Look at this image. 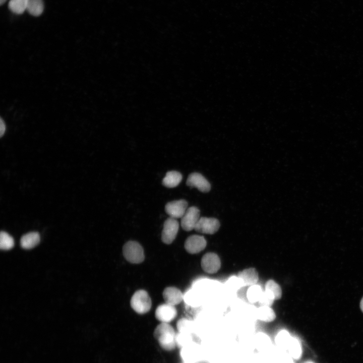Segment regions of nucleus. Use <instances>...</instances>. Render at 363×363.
<instances>
[{
    "mask_svg": "<svg viewBox=\"0 0 363 363\" xmlns=\"http://www.w3.org/2000/svg\"><path fill=\"white\" fill-rule=\"evenodd\" d=\"M130 305L136 313L144 314L150 311L152 302L148 292L141 289L136 291L133 295Z\"/></svg>",
    "mask_w": 363,
    "mask_h": 363,
    "instance_id": "f03ea898",
    "label": "nucleus"
},
{
    "mask_svg": "<svg viewBox=\"0 0 363 363\" xmlns=\"http://www.w3.org/2000/svg\"><path fill=\"white\" fill-rule=\"evenodd\" d=\"M287 350L293 358L295 359L300 358L302 354V347L299 340L292 337Z\"/></svg>",
    "mask_w": 363,
    "mask_h": 363,
    "instance_id": "aec40b11",
    "label": "nucleus"
},
{
    "mask_svg": "<svg viewBox=\"0 0 363 363\" xmlns=\"http://www.w3.org/2000/svg\"><path fill=\"white\" fill-rule=\"evenodd\" d=\"M200 211L195 207L188 208L185 213L181 218V226L183 229L189 231L195 229L196 225L200 219Z\"/></svg>",
    "mask_w": 363,
    "mask_h": 363,
    "instance_id": "39448f33",
    "label": "nucleus"
},
{
    "mask_svg": "<svg viewBox=\"0 0 363 363\" xmlns=\"http://www.w3.org/2000/svg\"><path fill=\"white\" fill-rule=\"evenodd\" d=\"M193 333L179 332L176 334V345L182 348L194 343H195Z\"/></svg>",
    "mask_w": 363,
    "mask_h": 363,
    "instance_id": "6ab92c4d",
    "label": "nucleus"
},
{
    "mask_svg": "<svg viewBox=\"0 0 363 363\" xmlns=\"http://www.w3.org/2000/svg\"><path fill=\"white\" fill-rule=\"evenodd\" d=\"M6 1H7V0H0V4H1V5H2L4 4Z\"/></svg>",
    "mask_w": 363,
    "mask_h": 363,
    "instance_id": "2f4dec72",
    "label": "nucleus"
},
{
    "mask_svg": "<svg viewBox=\"0 0 363 363\" xmlns=\"http://www.w3.org/2000/svg\"><path fill=\"white\" fill-rule=\"evenodd\" d=\"M0 126V134L2 137L4 134L6 130V127L4 122L2 120L1 121Z\"/></svg>",
    "mask_w": 363,
    "mask_h": 363,
    "instance_id": "c756f323",
    "label": "nucleus"
},
{
    "mask_svg": "<svg viewBox=\"0 0 363 363\" xmlns=\"http://www.w3.org/2000/svg\"><path fill=\"white\" fill-rule=\"evenodd\" d=\"M176 333L173 327L166 323H161L156 326L153 332L155 338L164 350L171 351L175 347Z\"/></svg>",
    "mask_w": 363,
    "mask_h": 363,
    "instance_id": "f257e3e1",
    "label": "nucleus"
},
{
    "mask_svg": "<svg viewBox=\"0 0 363 363\" xmlns=\"http://www.w3.org/2000/svg\"><path fill=\"white\" fill-rule=\"evenodd\" d=\"M255 342L258 348L263 349L269 346L271 340L267 334L260 332L256 335Z\"/></svg>",
    "mask_w": 363,
    "mask_h": 363,
    "instance_id": "bb28decb",
    "label": "nucleus"
},
{
    "mask_svg": "<svg viewBox=\"0 0 363 363\" xmlns=\"http://www.w3.org/2000/svg\"><path fill=\"white\" fill-rule=\"evenodd\" d=\"M180 357L184 363H196L201 356V350L196 343L180 348Z\"/></svg>",
    "mask_w": 363,
    "mask_h": 363,
    "instance_id": "6e6552de",
    "label": "nucleus"
},
{
    "mask_svg": "<svg viewBox=\"0 0 363 363\" xmlns=\"http://www.w3.org/2000/svg\"><path fill=\"white\" fill-rule=\"evenodd\" d=\"M263 291L260 285H253L250 286L247 292V297L249 301L251 303L258 302L261 298Z\"/></svg>",
    "mask_w": 363,
    "mask_h": 363,
    "instance_id": "412c9836",
    "label": "nucleus"
},
{
    "mask_svg": "<svg viewBox=\"0 0 363 363\" xmlns=\"http://www.w3.org/2000/svg\"><path fill=\"white\" fill-rule=\"evenodd\" d=\"M179 228V223L176 219L168 218L163 224L161 233V239L166 244H170L175 238Z\"/></svg>",
    "mask_w": 363,
    "mask_h": 363,
    "instance_id": "20e7f679",
    "label": "nucleus"
},
{
    "mask_svg": "<svg viewBox=\"0 0 363 363\" xmlns=\"http://www.w3.org/2000/svg\"><path fill=\"white\" fill-rule=\"evenodd\" d=\"M123 255L129 262L133 264L142 263L144 260V250L141 245L135 241H129L123 248Z\"/></svg>",
    "mask_w": 363,
    "mask_h": 363,
    "instance_id": "7ed1b4c3",
    "label": "nucleus"
},
{
    "mask_svg": "<svg viewBox=\"0 0 363 363\" xmlns=\"http://www.w3.org/2000/svg\"><path fill=\"white\" fill-rule=\"evenodd\" d=\"M292 336L285 330L279 331L275 337V342L280 347L286 349L291 340Z\"/></svg>",
    "mask_w": 363,
    "mask_h": 363,
    "instance_id": "4be33fe9",
    "label": "nucleus"
},
{
    "mask_svg": "<svg viewBox=\"0 0 363 363\" xmlns=\"http://www.w3.org/2000/svg\"><path fill=\"white\" fill-rule=\"evenodd\" d=\"M188 204L184 199L175 200L167 203L165 211L170 217L177 219L182 218L188 209Z\"/></svg>",
    "mask_w": 363,
    "mask_h": 363,
    "instance_id": "0eeeda50",
    "label": "nucleus"
},
{
    "mask_svg": "<svg viewBox=\"0 0 363 363\" xmlns=\"http://www.w3.org/2000/svg\"><path fill=\"white\" fill-rule=\"evenodd\" d=\"M360 308L361 311L363 312V297L362 298V299L360 301Z\"/></svg>",
    "mask_w": 363,
    "mask_h": 363,
    "instance_id": "7c9ffc66",
    "label": "nucleus"
},
{
    "mask_svg": "<svg viewBox=\"0 0 363 363\" xmlns=\"http://www.w3.org/2000/svg\"><path fill=\"white\" fill-rule=\"evenodd\" d=\"M44 4L43 0H27L26 11L33 16H40L43 12Z\"/></svg>",
    "mask_w": 363,
    "mask_h": 363,
    "instance_id": "a211bd4d",
    "label": "nucleus"
},
{
    "mask_svg": "<svg viewBox=\"0 0 363 363\" xmlns=\"http://www.w3.org/2000/svg\"><path fill=\"white\" fill-rule=\"evenodd\" d=\"M238 277L241 280L244 285L246 286L255 285L259 280L258 272L254 268H249L240 271Z\"/></svg>",
    "mask_w": 363,
    "mask_h": 363,
    "instance_id": "4468645a",
    "label": "nucleus"
},
{
    "mask_svg": "<svg viewBox=\"0 0 363 363\" xmlns=\"http://www.w3.org/2000/svg\"><path fill=\"white\" fill-rule=\"evenodd\" d=\"M162 295L165 303L174 306L179 304L183 298L180 290L175 287H166Z\"/></svg>",
    "mask_w": 363,
    "mask_h": 363,
    "instance_id": "ddd939ff",
    "label": "nucleus"
},
{
    "mask_svg": "<svg viewBox=\"0 0 363 363\" xmlns=\"http://www.w3.org/2000/svg\"><path fill=\"white\" fill-rule=\"evenodd\" d=\"M40 239V235L37 232H30L21 237L20 245L24 249H31L39 243Z\"/></svg>",
    "mask_w": 363,
    "mask_h": 363,
    "instance_id": "2eb2a0df",
    "label": "nucleus"
},
{
    "mask_svg": "<svg viewBox=\"0 0 363 363\" xmlns=\"http://www.w3.org/2000/svg\"><path fill=\"white\" fill-rule=\"evenodd\" d=\"M14 246V240L7 232L2 231L0 234V248L3 250H9Z\"/></svg>",
    "mask_w": 363,
    "mask_h": 363,
    "instance_id": "393cba45",
    "label": "nucleus"
},
{
    "mask_svg": "<svg viewBox=\"0 0 363 363\" xmlns=\"http://www.w3.org/2000/svg\"><path fill=\"white\" fill-rule=\"evenodd\" d=\"M218 219L213 217H200L195 230L200 233L212 234L216 232L220 227Z\"/></svg>",
    "mask_w": 363,
    "mask_h": 363,
    "instance_id": "423d86ee",
    "label": "nucleus"
},
{
    "mask_svg": "<svg viewBox=\"0 0 363 363\" xmlns=\"http://www.w3.org/2000/svg\"><path fill=\"white\" fill-rule=\"evenodd\" d=\"M177 329L179 332H186L193 333V322L186 318H182L178 320L176 324Z\"/></svg>",
    "mask_w": 363,
    "mask_h": 363,
    "instance_id": "a878e982",
    "label": "nucleus"
},
{
    "mask_svg": "<svg viewBox=\"0 0 363 363\" xmlns=\"http://www.w3.org/2000/svg\"><path fill=\"white\" fill-rule=\"evenodd\" d=\"M186 184L191 188H196L203 193H207L211 189L208 180L201 173L193 172L189 175Z\"/></svg>",
    "mask_w": 363,
    "mask_h": 363,
    "instance_id": "9b49d317",
    "label": "nucleus"
},
{
    "mask_svg": "<svg viewBox=\"0 0 363 363\" xmlns=\"http://www.w3.org/2000/svg\"><path fill=\"white\" fill-rule=\"evenodd\" d=\"M183 363H184V362H183Z\"/></svg>",
    "mask_w": 363,
    "mask_h": 363,
    "instance_id": "72a5a7b5",
    "label": "nucleus"
},
{
    "mask_svg": "<svg viewBox=\"0 0 363 363\" xmlns=\"http://www.w3.org/2000/svg\"><path fill=\"white\" fill-rule=\"evenodd\" d=\"M274 300V296L270 293L265 290L258 302L260 306L271 307Z\"/></svg>",
    "mask_w": 363,
    "mask_h": 363,
    "instance_id": "cd10ccee",
    "label": "nucleus"
},
{
    "mask_svg": "<svg viewBox=\"0 0 363 363\" xmlns=\"http://www.w3.org/2000/svg\"><path fill=\"white\" fill-rule=\"evenodd\" d=\"M227 284L233 289H238L243 286H244L243 281L238 276H232L229 278L227 281Z\"/></svg>",
    "mask_w": 363,
    "mask_h": 363,
    "instance_id": "c85d7f7f",
    "label": "nucleus"
},
{
    "mask_svg": "<svg viewBox=\"0 0 363 363\" xmlns=\"http://www.w3.org/2000/svg\"><path fill=\"white\" fill-rule=\"evenodd\" d=\"M182 178V175L179 172L175 170L169 171L166 173L162 184L166 188H173L179 184Z\"/></svg>",
    "mask_w": 363,
    "mask_h": 363,
    "instance_id": "dca6fc26",
    "label": "nucleus"
},
{
    "mask_svg": "<svg viewBox=\"0 0 363 363\" xmlns=\"http://www.w3.org/2000/svg\"><path fill=\"white\" fill-rule=\"evenodd\" d=\"M155 317L161 323H169L177 315V311L174 306L165 303L158 306L155 310Z\"/></svg>",
    "mask_w": 363,
    "mask_h": 363,
    "instance_id": "1a4fd4ad",
    "label": "nucleus"
},
{
    "mask_svg": "<svg viewBox=\"0 0 363 363\" xmlns=\"http://www.w3.org/2000/svg\"><path fill=\"white\" fill-rule=\"evenodd\" d=\"M265 290L270 293L274 296L275 300L279 299L281 297V288L273 280L270 279L267 281Z\"/></svg>",
    "mask_w": 363,
    "mask_h": 363,
    "instance_id": "5701e85b",
    "label": "nucleus"
},
{
    "mask_svg": "<svg viewBox=\"0 0 363 363\" xmlns=\"http://www.w3.org/2000/svg\"><path fill=\"white\" fill-rule=\"evenodd\" d=\"M8 6L12 12L21 14L27 9V0H10Z\"/></svg>",
    "mask_w": 363,
    "mask_h": 363,
    "instance_id": "b1692460",
    "label": "nucleus"
},
{
    "mask_svg": "<svg viewBox=\"0 0 363 363\" xmlns=\"http://www.w3.org/2000/svg\"><path fill=\"white\" fill-rule=\"evenodd\" d=\"M258 318L265 322L273 321L276 318V315L273 310L270 307L260 306L257 310Z\"/></svg>",
    "mask_w": 363,
    "mask_h": 363,
    "instance_id": "f3484780",
    "label": "nucleus"
},
{
    "mask_svg": "<svg viewBox=\"0 0 363 363\" xmlns=\"http://www.w3.org/2000/svg\"><path fill=\"white\" fill-rule=\"evenodd\" d=\"M304 363H315V362H313V361H305V362H304Z\"/></svg>",
    "mask_w": 363,
    "mask_h": 363,
    "instance_id": "473e14b6",
    "label": "nucleus"
},
{
    "mask_svg": "<svg viewBox=\"0 0 363 363\" xmlns=\"http://www.w3.org/2000/svg\"><path fill=\"white\" fill-rule=\"evenodd\" d=\"M207 242L204 237L199 235H192L187 238L185 243L186 250L190 254H197L203 250Z\"/></svg>",
    "mask_w": 363,
    "mask_h": 363,
    "instance_id": "f8f14e48",
    "label": "nucleus"
},
{
    "mask_svg": "<svg viewBox=\"0 0 363 363\" xmlns=\"http://www.w3.org/2000/svg\"><path fill=\"white\" fill-rule=\"evenodd\" d=\"M201 264L203 270L210 274L216 273L221 266L219 257L214 253H208L205 254L201 259Z\"/></svg>",
    "mask_w": 363,
    "mask_h": 363,
    "instance_id": "9d476101",
    "label": "nucleus"
}]
</instances>
